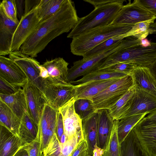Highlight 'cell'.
Here are the masks:
<instances>
[{
    "label": "cell",
    "instance_id": "obj_1",
    "mask_svg": "<svg viewBox=\"0 0 156 156\" xmlns=\"http://www.w3.org/2000/svg\"><path fill=\"white\" fill-rule=\"evenodd\" d=\"M79 18L74 2L65 1L59 9L46 20L41 21L32 33L21 46L23 54L36 57L52 40L71 31L76 25Z\"/></svg>",
    "mask_w": 156,
    "mask_h": 156
},
{
    "label": "cell",
    "instance_id": "obj_2",
    "mask_svg": "<svg viewBox=\"0 0 156 156\" xmlns=\"http://www.w3.org/2000/svg\"><path fill=\"white\" fill-rule=\"evenodd\" d=\"M156 58V42H151L150 45L144 46L141 40L133 39L129 44L108 56L98 70L121 62L132 63L139 66L149 67Z\"/></svg>",
    "mask_w": 156,
    "mask_h": 156
},
{
    "label": "cell",
    "instance_id": "obj_3",
    "mask_svg": "<svg viewBox=\"0 0 156 156\" xmlns=\"http://www.w3.org/2000/svg\"><path fill=\"white\" fill-rule=\"evenodd\" d=\"M133 26L110 24L93 29L72 38L70 44L71 52L74 55L83 56L105 41L126 34Z\"/></svg>",
    "mask_w": 156,
    "mask_h": 156
},
{
    "label": "cell",
    "instance_id": "obj_4",
    "mask_svg": "<svg viewBox=\"0 0 156 156\" xmlns=\"http://www.w3.org/2000/svg\"><path fill=\"white\" fill-rule=\"evenodd\" d=\"M125 0L98 6L87 15L79 18L67 37H74L93 29L111 24L122 6Z\"/></svg>",
    "mask_w": 156,
    "mask_h": 156
},
{
    "label": "cell",
    "instance_id": "obj_5",
    "mask_svg": "<svg viewBox=\"0 0 156 156\" xmlns=\"http://www.w3.org/2000/svg\"><path fill=\"white\" fill-rule=\"evenodd\" d=\"M128 44L127 40L124 39L118 44L101 54L90 58H83L74 62L73 66L69 69L66 82L71 84L78 77L83 76L97 70L108 56L126 46Z\"/></svg>",
    "mask_w": 156,
    "mask_h": 156
},
{
    "label": "cell",
    "instance_id": "obj_6",
    "mask_svg": "<svg viewBox=\"0 0 156 156\" xmlns=\"http://www.w3.org/2000/svg\"><path fill=\"white\" fill-rule=\"evenodd\" d=\"M133 86L131 76L127 75L120 79L91 100L97 110L108 109Z\"/></svg>",
    "mask_w": 156,
    "mask_h": 156
},
{
    "label": "cell",
    "instance_id": "obj_7",
    "mask_svg": "<svg viewBox=\"0 0 156 156\" xmlns=\"http://www.w3.org/2000/svg\"><path fill=\"white\" fill-rule=\"evenodd\" d=\"M9 57L12 59L23 70L28 81L39 89L44 94L47 84L40 76L39 62L33 58L22 53L20 50L11 52Z\"/></svg>",
    "mask_w": 156,
    "mask_h": 156
},
{
    "label": "cell",
    "instance_id": "obj_8",
    "mask_svg": "<svg viewBox=\"0 0 156 156\" xmlns=\"http://www.w3.org/2000/svg\"><path fill=\"white\" fill-rule=\"evenodd\" d=\"M156 18L138 2L134 0L123 5L111 24L134 25L138 23Z\"/></svg>",
    "mask_w": 156,
    "mask_h": 156
},
{
    "label": "cell",
    "instance_id": "obj_9",
    "mask_svg": "<svg viewBox=\"0 0 156 156\" xmlns=\"http://www.w3.org/2000/svg\"><path fill=\"white\" fill-rule=\"evenodd\" d=\"M38 6V5L27 13L24 14L20 19L12 39L10 46L11 52L20 50L21 45L40 22L37 13Z\"/></svg>",
    "mask_w": 156,
    "mask_h": 156
},
{
    "label": "cell",
    "instance_id": "obj_10",
    "mask_svg": "<svg viewBox=\"0 0 156 156\" xmlns=\"http://www.w3.org/2000/svg\"><path fill=\"white\" fill-rule=\"evenodd\" d=\"M75 85L69 83H54L48 84L44 94L47 104L54 109H58L75 98Z\"/></svg>",
    "mask_w": 156,
    "mask_h": 156
},
{
    "label": "cell",
    "instance_id": "obj_11",
    "mask_svg": "<svg viewBox=\"0 0 156 156\" xmlns=\"http://www.w3.org/2000/svg\"><path fill=\"white\" fill-rule=\"evenodd\" d=\"M69 63L62 58L47 60L40 67V76L48 84L66 82Z\"/></svg>",
    "mask_w": 156,
    "mask_h": 156
},
{
    "label": "cell",
    "instance_id": "obj_12",
    "mask_svg": "<svg viewBox=\"0 0 156 156\" xmlns=\"http://www.w3.org/2000/svg\"><path fill=\"white\" fill-rule=\"evenodd\" d=\"M133 129L148 156H156V121L144 117Z\"/></svg>",
    "mask_w": 156,
    "mask_h": 156
},
{
    "label": "cell",
    "instance_id": "obj_13",
    "mask_svg": "<svg viewBox=\"0 0 156 156\" xmlns=\"http://www.w3.org/2000/svg\"><path fill=\"white\" fill-rule=\"evenodd\" d=\"M58 111L47 104L45 105L43 110L38 125V135L43 152L54 134L56 133Z\"/></svg>",
    "mask_w": 156,
    "mask_h": 156
},
{
    "label": "cell",
    "instance_id": "obj_14",
    "mask_svg": "<svg viewBox=\"0 0 156 156\" xmlns=\"http://www.w3.org/2000/svg\"><path fill=\"white\" fill-rule=\"evenodd\" d=\"M23 88L26 97L29 113L38 125L45 105L47 104L46 99L44 93L28 81Z\"/></svg>",
    "mask_w": 156,
    "mask_h": 156
},
{
    "label": "cell",
    "instance_id": "obj_15",
    "mask_svg": "<svg viewBox=\"0 0 156 156\" xmlns=\"http://www.w3.org/2000/svg\"><path fill=\"white\" fill-rule=\"evenodd\" d=\"M0 77L15 86L23 87L27 78L21 68L11 59L0 55Z\"/></svg>",
    "mask_w": 156,
    "mask_h": 156
},
{
    "label": "cell",
    "instance_id": "obj_16",
    "mask_svg": "<svg viewBox=\"0 0 156 156\" xmlns=\"http://www.w3.org/2000/svg\"><path fill=\"white\" fill-rule=\"evenodd\" d=\"M136 86V92L132 105L122 118L146 113H150L156 109V98Z\"/></svg>",
    "mask_w": 156,
    "mask_h": 156
},
{
    "label": "cell",
    "instance_id": "obj_17",
    "mask_svg": "<svg viewBox=\"0 0 156 156\" xmlns=\"http://www.w3.org/2000/svg\"><path fill=\"white\" fill-rule=\"evenodd\" d=\"M75 98L60 108L58 111L62 119L64 133L67 140L82 130V120L76 113L74 107Z\"/></svg>",
    "mask_w": 156,
    "mask_h": 156
},
{
    "label": "cell",
    "instance_id": "obj_18",
    "mask_svg": "<svg viewBox=\"0 0 156 156\" xmlns=\"http://www.w3.org/2000/svg\"><path fill=\"white\" fill-rule=\"evenodd\" d=\"M18 24L6 16L0 6V55L5 56L11 53L12 39Z\"/></svg>",
    "mask_w": 156,
    "mask_h": 156
},
{
    "label": "cell",
    "instance_id": "obj_19",
    "mask_svg": "<svg viewBox=\"0 0 156 156\" xmlns=\"http://www.w3.org/2000/svg\"><path fill=\"white\" fill-rule=\"evenodd\" d=\"M99 114L97 146L105 150L108 145L114 121L107 109L98 110Z\"/></svg>",
    "mask_w": 156,
    "mask_h": 156
},
{
    "label": "cell",
    "instance_id": "obj_20",
    "mask_svg": "<svg viewBox=\"0 0 156 156\" xmlns=\"http://www.w3.org/2000/svg\"><path fill=\"white\" fill-rule=\"evenodd\" d=\"M120 78H115L92 81L76 85L75 99H86L91 100L93 97L105 90Z\"/></svg>",
    "mask_w": 156,
    "mask_h": 156
},
{
    "label": "cell",
    "instance_id": "obj_21",
    "mask_svg": "<svg viewBox=\"0 0 156 156\" xmlns=\"http://www.w3.org/2000/svg\"><path fill=\"white\" fill-rule=\"evenodd\" d=\"M131 76L133 85H136L156 98V80L148 67L138 66Z\"/></svg>",
    "mask_w": 156,
    "mask_h": 156
},
{
    "label": "cell",
    "instance_id": "obj_22",
    "mask_svg": "<svg viewBox=\"0 0 156 156\" xmlns=\"http://www.w3.org/2000/svg\"><path fill=\"white\" fill-rule=\"evenodd\" d=\"M23 145L19 136L0 125V156H13Z\"/></svg>",
    "mask_w": 156,
    "mask_h": 156
},
{
    "label": "cell",
    "instance_id": "obj_23",
    "mask_svg": "<svg viewBox=\"0 0 156 156\" xmlns=\"http://www.w3.org/2000/svg\"><path fill=\"white\" fill-rule=\"evenodd\" d=\"M99 114L97 111L88 118L82 120V129L84 139L90 156H93V151L97 146V134Z\"/></svg>",
    "mask_w": 156,
    "mask_h": 156
},
{
    "label": "cell",
    "instance_id": "obj_24",
    "mask_svg": "<svg viewBox=\"0 0 156 156\" xmlns=\"http://www.w3.org/2000/svg\"><path fill=\"white\" fill-rule=\"evenodd\" d=\"M38 133V125L28 112H25L21 119L19 129V136L23 145L34 140L37 136Z\"/></svg>",
    "mask_w": 156,
    "mask_h": 156
},
{
    "label": "cell",
    "instance_id": "obj_25",
    "mask_svg": "<svg viewBox=\"0 0 156 156\" xmlns=\"http://www.w3.org/2000/svg\"><path fill=\"white\" fill-rule=\"evenodd\" d=\"M0 100L20 119L25 112H29L26 97L23 89H20L17 92L11 95L0 94Z\"/></svg>",
    "mask_w": 156,
    "mask_h": 156
},
{
    "label": "cell",
    "instance_id": "obj_26",
    "mask_svg": "<svg viewBox=\"0 0 156 156\" xmlns=\"http://www.w3.org/2000/svg\"><path fill=\"white\" fill-rule=\"evenodd\" d=\"M120 144V156H148L132 129Z\"/></svg>",
    "mask_w": 156,
    "mask_h": 156
},
{
    "label": "cell",
    "instance_id": "obj_27",
    "mask_svg": "<svg viewBox=\"0 0 156 156\" xmlns=\"http://www.w3.org/2000/svg\"><path fill=\"white\" fill-rule=\"evenodd\" d=\"M136 86H133L113 105L108 109L114 120H118L130 108L136 92Z\"/></svg>",
    "mask_w": 156,
    "mask_h": 156
},
{
    "label": "cell",
    "instance_id": "obj_28",
    "mask_svg": "<svg viewBox=\"0 0 156 156\" xmlns=\"http://www.w3.org/2000/svg\"><path fill=\"white\" fill-rule=\"evenodd\" d=\"M21 119L2 101L0 100V124L19 136Z\"/></svg>",
    "mask_w": 156,
    "mask_h": 156
},
{
    "label": "cell",
    "instance_id": "obj_29",
    "mask_svg": "<svg viewBox=\"0 0 156 156\" xmlns=\"http://www.w3.org/2000/svg\"><path fill=\"white\" fill-rule=\"evenodd\" d=\"M148 114L133 115L117 120L118 136L120 144L133 128Z\"/></svg>",
    "mask_w": 156,
    "mask_h": 156
},
{
    "label": "cell",
    "instance_id": "obj_30",
    "mask_svg": "<svg viewBox=\"0 0 156 156\" xmlns=\"http://www.w3.org/2000/svg\"><path fill=\"white\" fill-rule=\"evenodd\" d=\"M127 75L116 72L100 69L93 71L83 76L80 79L73 82L71 84L80 85L88 82L107 80L115 78H121Z\"/></svg>",
    "mask_w": 156,
    "mask_h": 156
},
{
    "label": "cell",
    "instance_id": "obj_31",
    "mask_svg": "<svg viewBox=\"0 0 156 156\" xmlns=\"http://www.w3.org/2000/svg\"><path fill=\"white\" fill-rule=\"evenodd\" d=\"M65 0H40L37 13L40 22L49 18L60 8Z\"/></svg>",
    "mask_w": 156,
    "mask_h": 156
},
{
    "label": "cell",
    "instance_id": "obj_32",
    "mask_svg": "<svg viewBox=\"0 0 156 156\" xmlns=\"http://www.w3.org/2000/svg\"><path fill=\"white\" fill-rule=\"evenodd\" d=\"M126 34L112 37L100 43L87 52L82 56L83 58H90L103 53L126 38Z\"/></svg>",
    "mask_w": 156,
    "mask_h": 156
},
{
    "label": "cell",
    "instance_id": "obj_33",
    "mask_svg": "<svg viewBox=\"0 0 156 156\" xmlns=\"http://www.w3.org/2000/svg\"><path fill=\"white\" fill-rule=\"evenodd\" d=\"M74 107L76 113L82 120L88 118L97 111L92 100L89 99H76Z\"/></svg>",
    "mask_w": 156,
    "mask_h": 156
},
{
    "label": "cell",
    "instance_id": "obj_34",
    "mask_svg": "<svg viewBox=\"0 0 156 156\" xmlns=\"http://www.w3.org/2000/svg\"><path fill=\"white\" fill-rule=\"evenodd\" d=\"M120 144L117 134V120L114 121L112 133L107 149L102 156H120Z\"/></svg>",
    "mask_w": 156,
    "mask_h": 156
},
{
    "label": "cell",
    "instance_id": "obj_35",
    "mask_svg": "<svg viewBox=\"0 0 156 156\" xmlns=\"http://www.w3.org/2000/svg\"><path fill=\"white\" fill-rule=\"evenodd\" d=\"M156 18L138 23L134 25L131 30L126 34V37L133 36L142 40L150 34L151 25L154 22Z\"/></svg>",
    "mask_w": 156,
    "mask_h": 156
},
{
    "label": "cell",
    "instance_id": "obj_36",
    "mask_svg": "<svg viewBox=\"0 0 156 156\" xmlns=\"http://www.w3.org/2000/svg\"><path fill=\"white\" fill-rule=\"evenodd\" d=\"M0 6L3 8L6 16L10 19L19 24L15 0H3Z\"/></svg>",
    "mask_w": 156,
    "mask_h": 156
},
{
    "label": "cell",
    "instance_id": "obj_37",
    "mask_svg": "<svg viewBox=\"0 0 156 156\" xmlns=\"http://www.w3.org/2000/svg\"><path fill=\"white\" fill-rule=\"evenodd\" d=\"M138 66L137 65L133 63L121 62L112 65L103 69L119 72L127 75L131 76L134 70Z\"/></svg>",
    "mask_w": 156,
    "mask_h": 156
},
{
    "label": "cell",
    "instance_id": "obj_38",
    "mask_svg": "<svg viewBox=\"0 0 156 156\" xmlns=\"http://www.w3.org/2000/svg\"><path fill=\"white\" fill-rule=\"evenodd\" d=\"M28 156H42L41 149L40 138L38 135L33 141L23 145Z\"/></svg>",
    "mask_w": 156,
    "mask_h": 156
},
{
    "label": "cell",
    "instance_id": "obj_39",
    "mask_svg": "<svg viewBox=\"0 0 156 156\" xmlns=\"http://www.w3.org/2000/svg\"><path fill=\"white\" fill-rule=\"evenodd\" d=\"M21 88L12 85L0 77V94L11 95L17 92Z\"/></svg>",
    "mask_w": 156,
    "mask_h": 156
},
{
    "label": "cell",
    "instance_id": "obj_40",
    "mask_svg": "<svg viewBox=\"0 0 156 156\" xmlns=\"http://www.w3.org/2000/svg\"><path fill=\"white\" fill-rule=\"evenodd\" d=\"M139 2L156 17V0H138Z\"/></svg>",
    "mask_w": 156,
    "mask_h": 156
},
{
    "label": "cell",
    "instance_id": "obj_41",
    "mask_svg": "<svg viewBox=\"0 0 156 156\" xmlns=\"http://www.w3.org/2000/svg\"><path fill=\"white\" fill-rule=\"evenodd\" d=\"M64 133V126L62 117L61 113L58 110L57 115L56 134L59 141Z\"/></svg>",
    "mask_w": 156,
    "mask_h": 156
},
{
    "label": "cell",
    "instance_id": "obj_42",
    "mask_svg": "<svg viewBox=\"0 0 156 156\" xmlns=\"http://www.w3.org/2000/svg\"><path fill=\"white\" fill-rule=\"evenodd\" d=\"M87 149L86 142L84 139L77 146L70 156H78L82 152L87 150Z\"/></svg>",
    "mask_w": 156,
    "mask_h": 156
},
{
    "label": "cell",
    "instance_id": "obj_43",
    "mask_svg": "<svg viewBox=\"0 0 156 156\" xmlns=\"http://www.w3.org/2000/svg\"><path fill=\"white\" fill-rule=\"evenodd\" d=\"M118 0H83V1L92 5L95 8L98 6L117 1Z\"/></svg>",
    "mask_w": 156,
    "mask_h": 156
},
{
    "label": "cell",
    "instance_id": "obj_44",
    "mask_svg": "<svg viewBox=\"0 0 156 156\" xmlns=\"http://www.w3.org/2000/svg\"><path fill=\"white\" fill-rule=\"evenodd\" d=\"M40 0L25 1V9L24 14L27 13L38 5Z\"/></svg>",
    "mask_w": 156,
    "mask_h": 156
},
{
    "label": "cell",
    "instance_id": "obj_45",
    "mask_svg": "<svg viewBox=\"0 0 156 156\" xmlns=\"http://www.w3.org/2000/svg\"><path fill=\"white\" fill-rule=\"evenodd\" d=\"M24 1L16 0V3L17 12V16L20 17V19L23 16V5Z\"/></svg>",
    "mask_w": 156,
    "mask_h": 156
},
{
    "label": "cell",
    "instance_id": "obj_46",
    "mask_svg": "<svg viewBox=\"0 0 156 156\" xmlns=\"http://www.w3.org/2000/svg\"><path fill=\"white\" fill-rule=\"evenodd\" d=\"M148 67L156 80V58Z\"/></svg>",
    "mask_w": 156,
    "mask_h": 156
},
{
    "label": "cell",
    "instance_id": "obj_47",
    "mask_svg": "<svg viewBox=\"0 0 156 156\" xmlns=\"http://www.w3.org/2000/svg\"><path fill=\"white\" fill-rule=\"evenodd\" d=\"M13 156H28V155L23 145Z\"/></svg>",
    "mask_w": 156,
    "mask_h": 156
},
{
    "label": "cell",
    "instance_id": "obj_48",
    "mask_svg": "<svg viewBox=\"0 0 156 156\" xmlns=\"http://www.w3.org/2000/svg\"><path fill=\"white\" fill-rule=\"evenodd\" d=\"M104 151L97 146L94 150L93 156H102Z\"/></svg>",
    "mask_w": 156,
    "mask_h": 156
},
{
    "label": "cell",
    "instance_id": "obj_49",
    "mask_svg": "<svg viewBox=\"0 0 156 156\" xmlns=\"http://www.w3.org/2000/svg\"><path fill=\"white\" fill-rule=\"evenodd\" d=\"M145 117L148 119L156 121V109L150 113L149 115Z\"/></svg>",
    "mask_w": 156,
    "mask_h": 156
},
{
    "label": "cell",
    "instance_id": "obj_50",
    "mask_svg": "<svg viewBox=\"0 0 156 156\" xmlns=\"http://www.w3.org/2000/svg\"><path fill=\"white\" fill-rule=\"evenodd\" d=\"M156 34V22H154L150 26V34Z\"/></svg>",
    "mask_w": 156,
    "mask_h": 156
},
{
    "label": "cell",
    "instance_id": "obj_51",
    "mask_svg": "<svg viewBox=\"0 0 156 156\" xmlns=\"http://www.w3.org/2000/svg\"><path fill=\"white\" fill-rule=\"evenodd\" d=\"M67 139L64 133L62 136L59 141L61 144H63L65 143Z\"/></svg>",
    "mask_w": 156,
    "mask_h": 156
},
{
    "label": "cell",
    "instance_id": "obj_52",
    "mask_svg": "<svg viewBox=\"0 0 156 156\" xmlns=\"http://www.w3.org/2000/svg\"><path fill=\"white\" fill-rule=\"evenodd\" d=\"M78 156H89V155L87 150L82 152Z\"/></svg>",
    "mask_w": 156,
    "mask_h": 156
},
{
    "label": "cell",
    "instance_id": "obj_53",
    "mask_svg": "<svg viewBox=\"0 0 156 156\" xmlns=\"http://www.w3.org/2000/svg\"><path fill=\"white\" fill-rule=\"evenodd\" d=\"M89 156H90V155Z\"/></svg>",
    "mask_w": 156,
    "mask_h": 156
}]
</instances>
